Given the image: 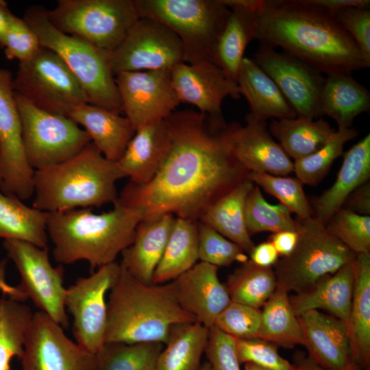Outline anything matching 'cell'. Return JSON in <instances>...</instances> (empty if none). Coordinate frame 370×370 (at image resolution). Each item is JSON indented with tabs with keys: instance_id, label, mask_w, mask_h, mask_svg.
I'll use <instances>...</instances> for the list:
<instances>
[{
	"instance_id": "obj_1",
	"label": "cell",
	"mask_w": 370,
	"mask_h": 370,
	"mask_svg": "<svg viewBox=\"0 0 370 370\" xmlns=\"http://www.w3.org/2000/svg\"><path fill=\"white\" fill-rule=\"evenodd\" d=\"M169 143L153 177L147 184L130 181L118 197L140 211L143 219L171 213L199 221L220 198L248 179L250 173L235 157V121L186 109L166 119Z\"/></svg>"
},
{
	"instance_id": "obj_2",
	"label": "cell",
	"mask_w": 370,
	"mask_h": 370,
	"mask_svg": "<svg viewBox=\"0 0 370 370\" xmlns=\"http://www.w3.org/2000/svg\"><path fill=\"white\" fill-rule=\"evenodd\" d=\"M254 16L260 46L280 47L322 74L370 66L354 39L322 8L304 0H264Z\"/></svg>"
},
{
	"instance_id": "obj_3",
	"label": "cell",
	"mask_w": 370,
	"mask_h": 370,
	"mask_svg": "<svg viewBox=\"0 0 370 370\" xmlns=\"http://www.w3.org/2000/svg\"><path fill=\"white\" fill-rule=\"evenodd\" d=\"M113 204L112 210L99 214L91 208L48 212L47 232L55 260L65 264L86 260L92 271L114 262L132 243L143 215L119 198Z\"/></svg>"
},
{
	"instance_id": "obj_4",
	"label": "cell",
	"mask_w": 370,
	"mask_h": 370,
	"mask_svg": "<svg viewBox=\"0 0 370 370\" xmlns=\"http://www.w3.org/2000/svg\"><path fill=\"white\" fill-rule=\"evenodd\" d=\"M121 265L107 301L105 343L164 345L173 325L197 321L180 306L173 281L145 284Z\"/></svg>"
},
{
	"instance_id": "obj_5",
	"label": "cell",
	"mask_w": 370,
	"mask_h": 370,
	"mask_svg": "<svg viewBox=\"0 0 370 370\" xmlns=\"http://www.w3.org/2000/svg\"><path fill=\"white\" fill-rule=\"evenodd\" d=\"M90 142L73 158L34 171L32 207L52 212L100 207L118 199L116 182L124 177Z\"/></svg>"
},
{
	"instance_id": "obj_6",
	"label": "cell",
	"mask_w": 370,
	"mask_h": 370,
	"mask_svg": "<svg viewBox=\"0 0 370 370\" xmlns=\"http://www.w3.org/2000/svg\"><path fill=\"white\" fill-rule=\"evenodd\" d=\"M23 19L42 47L57 53L80 82L89 103L120 113L122 102L110 66V53L84 39L64 34L49 21L48 10L34 5Z\"/></svg>"
},
{
	"instance_id": "obj_7",
	"label": "cell",
	"mask_w": 370,
	"mask_h": 370,
	"mask_svg": "<svg viewBox=\"0 0 370 370\" xmlns=\"http://www.w3.org/2000/svg\"><path fill=\"white\" fill-rule=\"evenodd\" d=\"M134 2L138 17L159 21L177 36L183 46L186 63L212 61L215 44L230 12L223 0Z\"/></svg>"
},
{
	"instance_id": "obj_8",
	"label": "cell",
	"mask_w": 370,
	"mask_h": 370,
	"mask_svg": "<svg viewBox=\"0 0 370 370\" xmlns=\"http://www.w3.org/2000/svg\"><path fill=\"white\" fill-rule=\"evenodd\" d=\"M298 241L293 251L274 265L277 287L296 293L306 291L320 278L333 274L355 260L357 254L326 230L314 217H297Z\"/></svg>"
},
{
	"instance_id": "obj_9",
	"label": "cell",
	"mask_w": 370,
	"mask_h": 370,
	"mask_svg": "<svg viewBox=\"0 0 370 370\" xmlns=\"http://www.w3.org/2000/svg\"><path fill=\"white\" fill-rule=\"evenodd\" d=\"M48 16L62 32L110 53L139 18L134 0H58Z\"/></svg>"
},
{
	"instance_id": "obj_10",
	"label": "cell",
	"mask_w": 370,
	"mask_h": 370,
	"mask_svg": "<svg viewBox=\"0 0 370 370\" xmlns=\"http://www.w3.org/2000/svg\"><path fill=\"white\" fill-rule=\"evenodd\" d=\"M25 153L30 166L42 170L64 162L91 142L71 118L47 112L15 92Z\"/></svg>"
},
{
	"instance_id": "obj_11",
	"label": "cell",
	"mask_w": 370,
	"mask_h": 370,
	"mask_svg": "<svg viewBox=\"0 0 370 370\" xmlns=\"http://www.w3.org/2000/svg\"><path fill=\"white\" fill-rule=\"evenodd\" d=\"M16 92L37 107L69 117L70 112L89 103L80 82L52 50L41 47L29 61L19 64L14 77Z\"/></svg>"
},
{
	"instance_id": "obj_12",
	"label": "cell",
	"mask_w": 370,
	"mask_h": 370,
	"mask_svg": "<svg viewBox=\"0 0 370 370\" xmlns=\"http://www.w3.org/2000/svg\"><path fill=\"white\" fill-rule=\"evenodd\" d=\"M3 246L21 275L19 292L29 297L36 308L62 328L67 329L69 322L64 306L66 288L64 286L63 267L51 264L47 247L40 248L14 239H5Z\"/></svg>"
},
{
	"instance_id": "obj_13",
	"label": "cell",
	"mask_w": 370,
	"mask_h": 370,
	"mask_svg": "<svg viewBox=\"0 0 370 370\" xmlns=\"http://www.w3.org/2000/svg\"><path fill=\"white\" fill-rule=\"evenodd\" d=\"M121 263L103 265L88 277H79L66 289L64 306L73 317L76 343L96 354L105 343L107 319L106 295L119 279Z\"/></svg>"
},
{
	"instance_id": "obj_14",
	"label": "cell",
	"mask_w": 370,
	"mask_h": 370,
	"mask_svg": "<svg viewBox=\"0 0 370 370\" xmlns=\"http://www.w3.org/2000/svg\"><path fill=\"white\" fill-rule=\"evenodd\" d=\"M185 62L181 40L168 27L139 17L120 45L110 53L115 76L122 72L171 70Z\"/></svg>"
},
{
	"instance_id": "obj_15",
	"label": "cell",
	"mask_w": 370,
	"mask_h": 370,
	"mask_svg": "<svg viewBox=\"0 0 370 370\" xmlns=\"http://www.w3.org/2000/svg\"><path fill=\"white\" fill-rule=\"evenodd\" d=\"M13 80L0 68V191L27 199L34 194V170L24 151Z\"/></svg>"
},
{
	"instance_id": "obj_16",
	"label": "cell",
	"mask_w": 370,
	"mask_h": 370,
	"mask_svg": "<svg viewBox=\"0 0 370 370\" xmlns=\"http://www.w3.org/2000/svg\"><path fill=\"white\" fill-rule=\"evenodd\" d=\"M21 362L22 370H97L96 354L70 340L40 310L34 313Z\"/></svg>"
},
{
	"instance_id": "obj_17",
	"label": "cell",
	"mask_w": 370,
	"mask_h": 370,
	"mask_svg": "<svg viewBox=\"0 0 370 370\" xmlns=\"http://www.w3.org/2000/svg\"><path fill=\"white\" fill-rule=\"evenodd\" d=\"M114 80L123 112L135 130L164 120L180 103L172 84L171 70L122 72Z\"/></svg>"
},
{
	"instance_id": "obj_18",
	"label": "cell",
	"mask_w": 370,
	"mask_h": 370,
	"mask_svg": "<svg viewBox=\"0 0 370 370\" xmlns=\"http://www.w3.org/2000/svg\"><path fill=\"white\" fill-rule=\"evenodd\" d=\"M252 60L276 84L297 116H322L320 99L325 77L321 73L284 52L260 45Z\"/></svg>"
},
{
	"instance_id": "obj_19",
	"label": "cell",
	"mask_w": 370,
	"mask_h": 370,
	"mask_svg": "<svg viewBox=\"0 0 370 370\" xmlns=\"http://www.w3.org/2000/svg\"><path fill=\"white\" fill-rule=\"evenodd\" d=\"M171 81L180 103L196 106L210 116H222L225 98L241 97L238 84L214 62L180 63L171 69Z\"/></svg>"
},
{
	"instance_id": "obj_20",
	"label": "cell",
	"mask_w": 370,
	"mask_h": 370,
	"mask_svg": "<svg viewBox=\"0 0 370 370\" xmlns=\"http://www.w3.org/2000/svg\"><path fill=\"white\" fill-rule=\"evenodd\" d=\"M245 125L235 121L232 132V148L238 161L249 172L286 176L294 164L271 134L267 121L249 112Z\"/></svg>"
},
{
	"instance_id": "obj_21",
	"label": "cell",
	"mask_w": 370,
	"mask_h": 370,
	"mask_svg": "<svg viewBox=\"0 0 370 370\" xmlns=\"http://www.w3.org/2000/svg\"><path fill=\"white\" fill-rule=\"evenodd\" d=\"M217 267L200 262L173 280L180 306L208 328L232 301Z\"/></svg>"
},
{
	"instance_id": "obj_22",
	"label": "cell",
	"mask_w": 370,
	"mask_h": 370,
	"mask_svg": "<svg viewBox=\"0 0 370 370\" xmlns=\"http://www.w3.org/2000/svg\"><path fill=\"white\" fill-rule=\"evenodd\" d=\"M303 343L308 355L327 370H339L352 363L347 323L320 310H309L297 317Z\"/></svg>"
},
{
	"instance_id": "obj_23",
	"label": "cell",
	"mask_w": 370,
	"mask_h": 370,
	"mask_svg": "<svg viewBox=\"0 0 370 370\" xmlns=\"http://www.w3.org/2000/svg\"><path fill=\"white\" fill-rule=\"evenodd\" d=\"M175 217L171 213L143 219L136 228L132 243L122 252L121 264L136 280L153 284V275L158 264Z\"/></svg>"
},
{
	"instance_id": "obj_24",
	"label": "cell",
	"mask_w": 370,
	"mask_h": 370,
	"mask_svg": "<svg viewBox=\"0 0 370 370\" xmlns=\"http://www.w3.org/2000/svg\"><path fill=\"white\" fill-rule=\"evenodd\" d=\"M354 282L355 260L290 297L292 309L297 317L309 310H324L344 321L348 327Z\"/></svg>"
},
{
	"instance_id": "obj_25",
	"label": "cell",
	"mask_w": 370,
	"mask_h": 370,
	"mask_svg": "<svg viewBox=\"0 0 370 370\" xmlns=\"http://www.w3.org/2000/svg\"><path fill=\"white\" fill-rule=\"evenodd\" d=\"M69 117L82 125L101 154L114 162L121 159L136 132L126 116L89 103L74 108Z\"/></svg>"
},
{
	"instance_id": "obj_26",
	"label": "cell",
	"mask_w": 370,
	"mask_h": 370,
	"mask_svg": "<svg viewBox=\"0 0 370 370\" xmlns=\"http://www.w3.org/2000/svg\"><path fill=\"white\" fill-rule=\"evenodd\" d=\"M169 143L165 119L143 125L136 130L127 148L116 162L130 182L144 184L155 175L163 160Z\"/></svg>"
},
{
	"instance_id": "obj_27",
	"label": "cell",
	"mask_w": 370,
	"mask_h": 370,
	"mask_svg": "<svg viewBox=\"0 0 370 370\" xmlns=\"http://www.w3.org/2000/svg\"><path fill=\"white\" fill-rule=\"evenodd\" d=\"M370 177V135L368 134L344 153L343 164L333 185L314 203L315 219L325 225L356 188Z\"/></svg>"
},
{
	"instance_id": "obj_28",
	"label": "cell",
	"mask_w": 370,
	"mask_h": 370,
	"mask_svg": "<svg viewBox=\"0 0 370 370\" xmlns=\"http://www.w3.org/2000/svg\"><path fill=\"white\" fill-rule=\"evenodd\" d=\"M241 95L247 99L251 113L260 121L293 119L297 114L276 84L249 58H243L238 73Z\"/></svg>"
},
{
	"instance_id": "obj_29",
	"label": "cell",
	"mask_w": 370,
	"mask_h": 370,
	"mask_svg": "<svg viewBox=\"0 0 370 370\" xmlns=\"http://www.w3.org/2000/svg\"><path fill=\"white\" fill-rule=\"evenodd\" d=\"M230 14L214 46L212 61L237 84L238 73L248 44L255 39L254 13L235 0H223Z\"/></svg>"
},
{
	"instance_id": "obj_30",
	"label": "cell",
	"mask_w": 370,
	"mask_h": 370,
	"mask_svg": "<svg viewBox=\"0 0 370 370\" xmlns=\"http://www.w3.org/2000/svg\"><path fill=\"white\" fill-rule=\"evenodd\" d=\"M352 361L370 369V254L355 260V282L348 322Z\"/></svg>"
},
{
	"instance_id": "obj_31",
	"label": "cell",
	"mask_w": 370,
	"mask_h": 370,
	"mask_svg": "<svg viewBox=\"0 0 370 370\" xmlns=\"http://www.w3.org/2000/svg\"><path fill=\"white\" fill-rule=\"evenodd\" d=\"M322 116L334 120L338 128H349L355 118L370 110V92L351 73L328 75L321 91Z\"/></svg>"
},
{
	"instance_id": "obj_32",
	"label": "cell",
	"mask_w": 370,
	"mask_h": 370,
	"mask_svg": "<svg viewBox=\"0 0 370 370\" xmlns=\"http://www.w3.org/2000/svg\"><path fill=\"white\" fill-rule=\"evenodd\" d=\"M254 185L249 179L244 180L209 207L199 220L248 254L255 244L247 231L245 206Z\"/></svg>"
},
{
	"instance_id": "obj_33",
	"label": "cell",
	"mask_w": 370,
	"mask_h": 370,
	"mask_svg": "<svg viewBox=\"0 0 370 370\" xmlns=\"http://www.w3.org/2000/svg\"><path fill=\"white\" fill-rule=\"evenodd\" d=\"M198 244V221L175 217L152 284L171 282L191 269L199 260Z\"/></svg>"
},
{
	"instance_id": "obj_34",
	"label": "cell",
	"mask_w": 370,
	"mask_h": 370,
	"mask_svg": "<svg viewBox=\"0 0 370 370\" xmlns=\"http://www.w3.org/2000/svg\"><path fill=\"white\" fill-rule=\"evenodd\" d=\"M269 130L289 158L295 160L318 151L336 132L322 118L314 121L304 116L273 120Z\"/></svg>"
},
{
	"instance_id": "obj_35",
	"label": "cell",
	"mask_w": 370,
	"mask_h": 370,
	"mask_svg": "<svg viewBox=\"0 0 370 370\" xmlns=\"http://www.w3.org/2000/svg\"><path fill=\"white\" fill-rule=\"evenodd\" d=\"M209 328L198 321L173 325L155 370H199Z\"/></svg>"
},
{
	"instance_id": "obj_36",
	"label": "cell",
	"mask_w": 370,
	"mask_h": 370,
	"mask_svg": "<svg viewBox=\"0 0 370 370\" xmlns=\"http://www.w3.org/2000/svg\"><path fill=\"white\" fill-rule=\"evenodd\" d=\"M48 212L24 204L13 194L0 191V238L27 242L47 248Z\"/></svg>"
},
{
	"instance_id": "obj_37",
	"label": "cell",
	"mask_w": 370,
	"mask_h": 370,
	"mask_svg": "<svg viewBox=\"0 0 370 370\" xmlns=\"http://www.w3.org/2000/svg\"><path fill=\"white\" fill-rule=\"evenodd\" d=\"M259 338L286 348L303 343L299 319L292 309L288 292L281 288L277 287L263 305Z\"/></svg>"
},
{
	"instance_id": "obj_38",
	"label": "cell",
	"mask_w": 370,
	"mask_h": 370,
	"mask_svg": "<svg viewBox=\"0 0 370 370\" xmlns=\"http://www.w3.org/2000/svg\"><path fill=\"white\" fill-rule=\"evenodd\" d=\"M225 285L232 301L258 309L278 286L272 267L258 266L250 260L241 263L230 274Z\"/></svg>"
},
{
	"instance_id": "obj_39",
	"label": "cell",
	"mask_w": 370,
	"mask_h": 370,
	"mask_svg": "<svg viewBox=\"0 0 370 370\" xmlns=\"http://www.w3.org/2000/svg\"><path fill=\"white\" fill-rule=\"evenodd\" d=\"M33 315L28 306L0 298V370H10L11 360L22 358Z\"/></svg>"
},
{
	"instance_id": "obj_40",
	"label": "cell",
	"mask_w": 370,
	"mask_h": 370,
	"mask_svg": "<svg viewBox=\"0 0 370 370\" xmlns=\"http://www.w3.org/2000/svg\"><path fill=\"white\" fill-rule=\"evenodd\" d=\"M160 343H105L96 354L97 370H155Z\"/></svg>"
},
{
	"instance_id": "obj_41",
	"label": "cell",
	"mask_w": 370,
	"mask_h": 370,
	"mask_svg": "<svg viewBox=\"0 0 370 370\" xmlns=\"http://www.w3.org/2000/svg\"><path fill=\"white\" fill-rule=\"evenodd\" d=\"M245 219L250 236L261 232L297 231L298 227L291 212L281 204L268 203L257 185H254L246 199Z\"/></svg>"
},
{
	"instance_id": "obj_42",
	"label": "cell",
	"mask_w": 370,
	"mask_h": 370,
	"mask_svg": "<svg viewBox=\"0 0 370 370\" xmlns=\"http://www.w3.org/2000/svg\"><path fill=\"white\" fill-rule=\"evenodd\" d=\"M358 132L352 127L338 128L318 151L295 160L293 171L304 184L317 185L326 175L334 161L343 153L344 145L355 138Z\"/></svg>"
},
{
	"instance_id": "obj_43",
	"label": "cell",
	"mask_w": 370,
	"mask_h": 370,
	"mask_svg": "<svg viewBox=\"0 0 370 370\" xmlns=\"http://www.w3.org/2000/svg\"><path fill=\"white\" fill-rule=\"evenodd\" d=\"M248 179L267 193L276 197L291 213L301 219L313 217V210L297 178L250 172Z\"/></svg>"
},
{
	"instance_id": "obj_44",
	"label": "cell",
	"mask_w": 370,
	"mask_h": 370,
	"mask_svg": "<svg viewBox=\"0 0 370 370\" xmlns=\"http://www.w3.org/2000/svg\"><path fill=\"white\" fill-rule=\"evenodd\" d=\"M332 235L356 254H370V217L341 208L325 225Z\"/></svg>"
},
{
	"instance_id": "obj_45",
	"label": "cell",
	"mask_w": 370,
	"mask_h": 370,
	"mask_svg": "<svg viewBox=\"0 0 370 370\" xmlns=\"http://www.w3.org/2000/svg\"><path fill=\"white\" fill-rule=\"evenodd\" d=\"M198 254L201 262L217 267L248 260L244 250L210 226L198 221Z\"/></svg>"
},
{
	"instance_id": "obj_46",
	"label": "cell",
	"mask_w": 370,
	"mask_h": 370,
	"mask_svg": "<svg viewBox=\"0 0 370 370\" xmlns=\"http://www.w3.org/2000/svg\"><path fill=\"white\" fill-rule=\"evenodd\" d=\"M214 325L236 339L259 338L261 311L232 301L218 316Z\"/></svg>"
},
{
	"instance_id": "obj_47",
	"label": "cell",
	"mask_w": 370,
	"mask_h": 370,
	"mask_svg": "<svg viewBox=\"0 0 370 370\" xmlns=\"http://www.w3.org/2000/svg\"><path fill=\"white\" fill-rule=\"evenodd\" d=\"M278 348V345L260 338H236L240 363L251 362L269 370H295L293 364L280 355Z\"/></svg>"
},
{
	"instance_id": "obj_48",
	"label": "cell",
	"mask_w": 370,
	"mask_h": 370,
	"mask_svg": "<svg viewBox=\"0 0 370 370\" xmlns=\"http://www.w3.org/2000/svg\"><path fill=\"white\" fill-rule=\"evenodd\" d=\"M41 47L38 36L27 22L14 14L4 40L6 58L24 63L34 57Z\"/></svg>"
},
{
	"instance_id": "obj_49",
	"label": "cell",
	"mask_w": 370,
	"mask_h": 370,
	"mask_svg": "<svg viewBox=\"0 0 370 370\" xmlns=\"http://www.w3.org/2000/svg\"><path fill=\"white\" fill-rule=\"evenodd\" d=\"M205 353L212 370H241L236 350V338L215 325L209 328Z\"/></svg>"
},
{
	"instance_id": "obj_50",
	"label": "cell",
	"mask_w": 370,
	"mask_h": 370,
	"mask_svg": "<svg viewBox=\"0 0 370 370\" xmlns=\"http://www.w3.org/2000/svg\"><path fill=\"white\" fill-rule=\"evenodd\" d=\"M334 16L356 42L365 58L370 64L369 6L343 8L338 10Z\"/></svg>"
},
{
	"instance_id": "obj_51",
	"label": "cell",
	"mask_w": 370,
	"mask_h": 370,
	"mask_svg": "<svg viewBox=\"0 0 370 370\" xmlns=\"http://www.w3.org/2000/svg\"><path fill=\"white\" fill-rule=\"evenodd\" d=\"M342 208L357 214L369 216L370 214V183L366 182L356 188L347 197Z\"/></svg>"
},
{
	"instance_id": "obj_52",
	"label": "cell",
	"mask_w": 370,
	"mask_h": 370,
	"mask_svg": "<svg viewBox=\"0 0 370 370\" xmlns=\"http://www.w3.org/2000/svg\"><path fill=\"white\" fill-rule=\"evenodd\" d=\"M249 254L250 260L264 267H272L279 259L278 251L269 241L255 245Z\"/></svg>"
},
{
	"instance_id": "obj_53",
	"label": "cell",
	"mask_w": 370,
	"mask_h": 370,
	"mask_svg": "<svg viewBox=\"0 0 370 370\" xmlns=\"http://www.w3.org/2000/svg\"><path fill=\"white\" fill-rule=\"evenodd\" d=\"M275 248L279 256H289L296 247L298 241L297 231H282L273 233L268 238Z\"/></svg>"
},
{
	"instance_id": "obj_54",
	"label": "cell",
	"mask_w": 370,
	"mask_h": 370,
	"mask_svg": "<svg viewBox=\"0 0 370 370\" xmlns=\"http://www.w3.org/2000/svg\"><path fill=\"white\" fill-rule=\"evenodd\" d=\"M307 3L322 8L332 14L346 7L369 6V0H304Z\"/></svg>"
},
{
	"instance_id": "obj_55",
	"label": "cell",
	"mask_w": 370,
	"mask_h": 370,
	"mask_svg": "<svg viewBox=\"0 0 370 370\" xmlns=\"http://www.w3.org/2000/svg\"><path fill=\"white\" fill-rule=\"evenodd\" d=\"M295 370H327L319 366L309 355L298 352L293 357ZM339 370H361L356 364L352 362Z\"/></svg>"
},
{
	"instance_id": "obj_56",
	"label": "cell",
	"mask_w": 370,
	"mask_h": 370,
	"mask_svg": "<svg viewBox=\"0 0 370 370\" xmlns=\"http://www.w3.org/2000/svg\"><path fill=\"white\" fill-rule=\"evenodd\" d=\"M14 14L8 8L7 3L0 0V47L3 48L4 40Z\"/></svg>"
},
{
	"instance_id": "obj_57",
	"label": "cell",
	"mask_w": 370,
	"mask_h": 370,
	"mask_svg": "<svg viewBox=\"0 0 370 370\" xmlns=\"http://www.w3.org/2000/svg\"><path fill=\"white\" fill-rule=\"evenodd\" d=\"M244 370H269L251 362L245 363Z\"/></svg>"
},
{
	"instance_id": "obj_58",
	"label": "cell",
	"mask_w": 370,
	"mask_h": 370,
	"mask_svg": "<svg viewBox=\"0 0 370 370\" xmlns=\"http://www.w3.org/2000/svg\"><path fill=\"white\" fill-rule=\"evenodd\" d=\"M199 370H212V369L210 363L208 362H206L200 367Z\"/></svg>"
}]
</instances>
